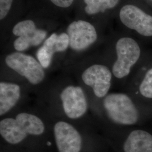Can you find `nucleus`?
<instances>
[{
    "instance_id": "1",
    "label": "nucleus",
    "mask_w": 152,
    "mask_h": 152,
    "mask_svg": "<svg viewBox=\"0 0 152 152\" xmlns=\"http://www.w3.org/2000/svg\"><path fill=\"white\" fill-rule=\"evenodd\" d=\"M61 26L62 22L27 13L13 26L7 41L12 44L13 52L23 53L41 46L50 34Z\"/></svg>"
},
{
    "instance_id": "2",
    "label": "nucleus",
    "mask_w": 152,
    "mask_h": 152,
    "mask_svg": "<svg viewBox=\"0 0 152 152\" xmlns=\"http://www.w3.org/2000/svg\"><path fill=\"white\" fill-rule=\"evenodd\" d=\"M44 130L42 121L37 116L28 113H21L15 118H7L0 122V134L11 144L20 142L28 135H41Z\"/></svg>"
},
{
    "instance_id": "3",
    "label": "nucleus",
    "mask_w": 152,
    "mask_h": 152,
    "mask_svg": "<svg viewBox=\"0 0 152 152\" xmlns=\"http://www.w3.org/2000/svg\"><path fill=\"white\" fill-rule=\"evenodd\" d=\"M67 22L63 27L68 35L69 49L73 53H83L98 41L99 34L96 24L75 17Z\"/></svg>"
},
{
    "instance_id": "4",
    "label": "nucleus",
    "mask_w": 152,
    "mask_h": 152,
    "mask_svg": "<svg viewBox=\"0 0 152 152\" xmlns=\"http://www.w3.org/2000/svg\"><path fill=\"white\" fill-rule=\"evenodd\" d=\"M79 0H27V13L44 18L68 21ZM26 13V14H27Z\"/></svg>"
},
{
    "instance_id": "5",
    "label": "nucleus",
    "mask_w": 152,
    "mask_h": 152,
    "mask_svg": "<svg viewBox=\"0 0 152 152\" xmlns=\"http://www.w3.org/2000/svg\"><path fill=\"white\" fill-rule=\"evenodd\" d=\"M103 104L109 118L115 124L132 125L138 120L139 113L135 105L125 94H109L104 100Z\"/></svg>"
},
{
    "instance_id": "6",
    "label": "nucleus",
    "mask_w": 152,
    "mask_h": 152,
    "mask_svg": "<svg viewBox=\"0 0 152 152\" xmlns=\"http://www.w3.org/2000/svg\"><path fill=\"white\" fill-rule=\"evenodd\" d=\"M4 63L8 68L26 78L34 85L40 83L45 78L44 67L37 59L31 55L11 52L6 55Z\"/></svg>"
},
{
    "instance_id": "7",
    "label": "nucleus",
    "mask_w": 152,
    "mask_h": 152,
    "mask_svg": "<svg viewBox=\"0 0 152 152\" xmlns=\"http://www.w3.org/2000/svg\"><path fill=\"white\" fill-rule=\"evenodd\" d=\"M117 60L112 67V73L115 77L122 78L130 72L131 67L139 60L140 49L132 38L124 37L120 38L115 44Z\"/></svg>"
},
{
    "instance_id": "8",
    "label": "nucleus",
    "mask_w": 152,
    "mask_h": 152,
    "mask_svg": "<svg viewBox=\"0 0 152 152\" xmlns=\"http://www.w3.org/2000/svg\"><path fill=\"white\" fill-rule=\"evenodd\" d=\"M69 46V39L63 25L49 35L36 52V57L44 68L51 66L55 55L66 52Z\"/></svg>"
},
{
    "instance_id": "9",
    "label": "nucleus",
    "mask_w": 152,
    "mask_h": 152,
    "mask_svg": "<svg viewBox=\"0 0 152 152\" xmlns=\"http://www.w3.org/2000/svg\"><path fill=\"white\" fill-rule=\"evenodd\" d=\"M27 13V0H0V36L6 42L13 26Z\"/></svg>"
},
{
    "instance_id": "10",
    "label": "nucleus",
    "mask_w": 152,
    "mask_h": 152,
    "mask_svg": "<svg viewBox=\"0 0 152 152\" xmlns=\"http://www.w3.org/2000/svg\"><path fill=\"white\" fill-rule=\"evenodd\" d=\"M112 72L108 67L101 64H92L82 73L84 83L91 87L98 98H103L108 92L111 86Z\"/></svg>"
},
{
    "instance_id": "11",
    "label": "nucleus",
    "mask_w": 152,
    "mask_h": 152,
    "mask_svg": "<svg viewBox=\"0 0 152 152\" xmlns=\"http://www.w3.org/2000/svg\"><path fill=\"white\" fill-rule=\"evenodd\" d=\"M122 23L128 28L135 30L144 36H152V16L135 6L127 4L123 6L119 12Z\"/></svg>"
},
{
    "instance_id": "12",
    "label": "nucleus",
    "mask_w": 152,
    "mask_h": 152,
    "mask_svg": "<svg viewBox=\"0 0 152 152\" xmlns=\"http://www.w3.org/2000/svg\"><path fill=\"white\" fill-rule=\"evenodd\" d=\"M60 99L65 114L71 119H78L87 112V100L80 86L70 85L65 87L60 94Z\"/></svg>"
},
{
    "instance_id": "13",
    "label": "nucleus",
    "mask_w": 152,
    "mask_h": 152,
    "mask_svg": "<svg viewBox=\"0 0 152 152\" xmlns=\"http://www.w3.org/2000/svg\"><path fill=\"white\" fill-rule=\"evenodd\" d=\"M54 131L59 152H80L81 136L72 125L66 122L59 121L55 125Z\"/></svg>"
},
{
    "instance_id": "14",
    "label": "nucleus",
    "mask_w": 152,
    "mask_h": 152,
    "mask_svg": "<svg viewBox=\"0 0 152 152\" xmlns=\"http://www.w3.org/2000/svg\"><path fill=\"white\" fill-rule=\"evenodd\" d=\"M121 0H79L74 12L75 18L96 23L99 16L114 9Z\"/></svg>"
},
{
    "instance_id": "15",
    "label": "nucleus",
    "mask_w": 152,
    "mask_h": 152,
    "mask_svg": "<svg viewBox=\"0 0 152 152\" xmlns=\"http://www.w3.org/2000/svg\"><path fill=\"white\" fill-rule=\"evenodd\" d=\"M125 152H152V135L144 130H134L124 145Z\"/></svg>"
},
{
    "instance_id": "16",
    "label": "nucleus",
    "mask_w": 152,
    "mask_h": 152,
    "mask_svg": "<svg viewBox=\"0 0 152 152\" xmlns=\"http://www.w3.org/2000/svg\"><path fill=\"white\" fill-rule=\"evenodd\" d=\"M20 86L14 83H0V115L6 114L17 103L20 98Z\"/></svg>"
},
{
    "instance_id": "17",
    "label": "nucleus",
    "mask_w": 152,
    "mask_h": 152,
    "mask_svg": "<svg viewBox=\"0 0 152 152\" xmlns=\"http://www.w3.org/2000/svg\"><path fill=\"white\" fill-rule=\"evenodd\" d=\"M139 90L143 96L152 99V68L147 72Z\"/></svg>"
},
{
    "instance_id": "18",
    "label": "nucleus",
    "mask_w": 152,
    "mask_h": 152,
    "mask_svg": "<svg viewBox=\"0 0 152 152\" xmlns=\"http://www.w3.org/2000/svg\"><path fill=\"white\" fill-rule=\"evenodd\" d=\"M151 1H152V0H151Z\"/></svg>"
}]
</instances>
